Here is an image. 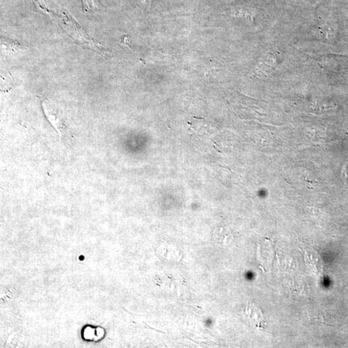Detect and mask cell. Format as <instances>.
Returning a JSON list of instances; mask_svg holds the SVG:
<instances>
[{"mask_svg": "<svg viewBox=\"0 0 348 348\" xmlns=\"http://www.w3.org/2000/svg\"><path fill=\"white\" fill-rule=\"evenodd\" d=\"M42 107L46 118L59 133L61 142H62L63 139L65 141H69L72 138L71 130L65 124L64 119L57 112L53 104L46 99L42 98Z\"/></svg>", "mask_w": 348, "mask_h": 348, "instance_id": "6da1fadb", "label": "cell"}, {"mask_svg": "<svg viewBox=\"0 0 348 348\" xmlns=\"http://www.w3.org/2000/svg\"><path fill=\"white\" fill-rule=\"evenodd\" d=\"M277 59L274 54H267L262 60L259 63L252 73L255 78L261 79L268 76L274 69L277 64Z\"/></svg>", "mask_w": 348, "mask_h": 348, "instance_id": "7a4b0ae2", "label": "cell"}, {"mask_svg": "<svg viewBox=\"0 0 348 348\" xmlns=\"http://www.w3.org/2000/svg\"><path fill=\"white\" fill-rule=\"evenodd\" d=\"M85 13L95 12L102 10V4L99 0H81Z\"/></svg>", "mask_w": 348, "mask_h": 348, "instance_id": "3957f363", "label": "cell"}]
</instances>
